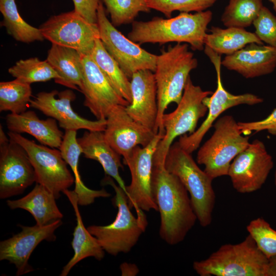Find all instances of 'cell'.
<instances>
[{
	"instance_id": "cell-9",
	"label": "cell",
	"mask_w": 276,
	"mask_h": 276,
	"mask_svg": "<svg viewBox=\"0 0 276 276\" xmlns=\"http://www.w3.org/2000/svg\"><path fill=\"white\" fill-rule=\"evenodd\" d=\"M97 24L104 47L128 78L141 70L154 72L157 55L143 49L117 30L107 18L102 1L97 10Z\"/></svg>"
},
{
	"instance_id": "cell-29",
	"label": "cell",
	"mask_w": 276,
	"mask_h": 276,
	"mask_svg": "<svg viewBox=\"0 0 276 276\" xmlns=\"http://www.w3.org/2000/svg\"><path fill=\"white\" fill-rule=\"evenodd\" d=\"M91 57L115 90L129 103L132 101L130 81L118 63L97 39Z\"/></svg>"
},
{
	"instance_id": "cell-16",
	"label": "cell",
	"mask_w": 276,
	"mask_h": 276,
	"mask_svg": "<svg viewBox=\"0 0 276 276\" xmlns=\"http://www.w3.org/2000/svg\"><path fill=\"white\" fill-rule=\"evenodd\" d=\"M36 182L33 167L25 150L10 140L0 144V198L21 194Z\"/></svg>"
},
{
	"instance_id": "cell-8",
	"label": "cell",
	"mask_w": 276,
	"mask_h": 276,
	"mask_svg": "<svg viewBox=\"0 0 276 276\" xmlns=\"http://www.w3.org/2000/svg\"><path fill=\"white\" fill-rule=\"evenodd\" d=\"M212 93L211 91L203 90L200 86L194 85L190 76L188 77L176 108L170 113H165L163 117L165 134L157 146L153 163H164L174 139L187 133L191 134L196 130L198 121L208 111L203 100Z\"/></svg>"
},
{
	"instance_id": "cell-42",
	"label": "cell",
	"mask_w": 276,
	"mask_h": 276,
	"mask_svg": "<svg viewBox=\"0 0 276 276\" xmlns=\"http://www.w3.org/2000/svg\"><path fill=\"white\" fill-rule=\"evenodd\" d=\"M269 1L272 4L273 8L276 13V0H269Z\"/></svg>"
},
{
	"instance_id": "cell-22",
	"label": "cell",
	"mask_w": 276,
	"mask_h": 276,
	"mask_svg": "<svg viewBox=\"0 0 276 276\" xmlns=\"http://www.w3.org/2000/svg\"><path fill=\"white\" fill-rule=\"evenodd\" d=\"M6 124L10 131L27 133L42 145L53 148H60L64 135L58 128L56 120L52 118L40 119L32 110L8 114L6 117Z\"/></svg>"
},
{
	"instance_id": "cell-11",
	"label": "cell",
	"mask_w": 276,
	"mask_h": 276,
	"mask_svg": "<svg viewBox=\"0 0 276 276\" xmlns=\"http://www.w3.org/2000/svg\"><path fill=\"white\" fill-rule=\"evenodd\" d=\"M8 135L27 153L35 171L36 183L45 187L56 199L60 196L61 192L74 183L75 178L60 150L37 144L19 133L10 131Z\"/></svg>"
},
{
	"instance_id": "cell-32",
	"label": "cell",
	"mask_w": 276,
	"mask_h": 276,
	"mask_svg": "<svg viewBox=\"0 0 276 276\" xmlns=\"http://www.w3.org/2000/svg\"><path fill=\"white\" fill-rule=\"evenodd\" d=\"M263 6L262 0H229L221 20L226 27H248L252 25Z\"/></svg>"
},
{
	"instance_id": "cell-17",
	"label": "cell",
	"mask_w": 276,
	"mask_h": 276,
	"mask_svg": "<svg viewBox=\"0 0 276 276\" xmlns=\"http://www.w3.org/2000/svg\"><path fill=\"white\" fill-rule=\"evenodd\" d=\"M75 98V94L70 89L60 92L41 91L31 100L30 106L56 120L65 130L104 131L106 119L90 121L79 116L72 107L71 103Z\"/></svg>"
},
{
	"instance_id": "cell-18",
	"label": "cell",
	"mask_w": 276,
	"mask_h": 276,
	"mask_svg": "<svg viewBox=\"0 0 276 276\" xmlns=\"http://www.w3.org/2000/svg\"><path fill=\"white\" fill-rule=\"evenodd\" d=\"M62 222L57 220L47 225L32 226L19 224L20 232L0 242V260H7L15 265L16 275L26 274L33 270L28 260L33 251L43 240L55 241V231Z\"/></svg>"
},
{
	"instance_id": "cell-31",
	"label": "cell",
	"mask_w": 276,
	"mask_h": 276,
	"mask_svg": "<svg viewBox=\"0 0 276 276\" xmlns=\"http://www.w3.org/2000/svg\"><path fill=\"white\" fill-rule=\"evenodd\" d=\"M31 84L15 79L0 83V111L19 114L27 110L31 101Z\"/></svg>"
},
{
	"instance_id": "cell-37",
	"label": "cell",
	"mask_w": 276,
	"mask_h": 276,
	"mask_svg": "<svg viewBox=\"0 0 276 276\" xmlns=\"http://www.w3.org/2000/svg\"><path fill=\"white\" fill-rule=\"evenodd\" d=\"M252 25L255 34L267 45L276 49V16L263 6Z\"/></svg>"
},
{
	"instance_id": "cell-2",
	"label": "cell",
	"mask_w": 276,
	"mask_h": 276,
	"mask_svg": "<svg viewBox=\"0 0 276 276\" xmlns=\"http://www.w3.org/2000/svg\"><path fill=\"white\" fill-rule=\"evenodd\" d=\"M212 17L213 13L207 10L194 14L180 12L172 18L155 17L146 21H134L127 37L140 45L175 42L189 44L193 50L201 51Z\"/></svg>"
},
{
	"instance_id": "cell-35",
	"label": "cell",
	"mask_w": 276,
	"mask_h": 276,
	"mask_svg": "<svg viewBox=\"0 0 276 276\" xmlns=\"http://www.w3.org/2000/svg\"><path fill=\"white\" fill-rule=\"evenodd\" d=\"M259 249L269 258L276 255V231L263 218L251 220L246 227Z\"/></svg>"
},
{
	"instance_id": "cell-5",
	"label": "cell",
	"mask_w": 276,
	"mask_h": 276,
	"mask_svg": "<svg viewBox=\"0 0 276 276\" xmlns=\"http://www.w3.org/2000/svg\"><path fill=\"white\" fill-rule=\"evenodd\" d=\"M164 166L168 171L178 177L187 190L200 225H210L216 200L213 179L198 166L191 154L185 150L178 142L170 146Z\"/></svg>"
},
{
	"instance_id": "cell-24",
	"label": "cell",
	"mask_w": 276,
	"mask_h": 276,
	"mask_svg": "<svg viewBox=\"0 0 276 276\" xmlns=\"http://www.w3.org/2000/svg\"><path fill=\"white\" fill-rule=\"evenodd\" d=\"M63 193L66 196L73 208L77 222L71 242L74 254L63 267L60 274V276H66L72 268L81 260L88 257H94L100 261L104 258L105 253L97 239L85 228L83 223L76 193L74 190L68 189L64 190Z\"/></svg>"
},
{
	"instance_id": "cell-1",
	"label": "cell",
	"mask_w": 276,
	"mask_h": 276,
	"mask_svg": "<svg viewBox=\"0 0 276 276\" xmlns=\"http://www.w3.org/2000/svg\"><path fill=\"white\" fill-rule=\"evenodd\" d=\"M151 191L160 214V238L170 245L179 243L197 220L189 192L164 163L153 162Z\"/></svg>"
},
{
	"instance_id": "cell-4",
	"label": "cell",
	"mask_w": 276,
	"mask_h": 276,
	"mask_svg": "<svg viewBox=\"0 0 276 276\" xmlns=\"http://www.w3.org/2000/svg\"><path fill=\"white\" fill-rule=\"evenodd\" d=\"M268 264V258L248 235L238 244L222 245L193 267L200 276H267Z\"/></svg>"
},
{
	"instance_id": "cell-25",
	"label": "cell",
	"mask_w": 276,
	"mask_h": 276,
	"mask_svg": "<svg viewBox=\"0 0 276 276\" xmlns=\"http://www.w3.org/2000/svg\"><path fill=\"white\" fill-rule=\"evenodd\" d=\"M56 199L45 187L36 183L33 190L25 196L16 200H8L6 202L11 209L27 211L33 216L37 225L43 226L63 217Z\"/></svg>"
},
{
	"instance_id": "cell-23",
	"label": "cell",
	"mask_w": 276,
	"mask_h": 276,
	"mask_svg": "<svg viewBox=\"0 0 276 276\" xmlns=\"http://www.w3.org/2000/svg\"><path fill=\"white\" fill-rule=\"evenodd\" d=\"M77 140L84 156L98 161L105 174L115 180L125 192L126 186L119 171L123 168L121 155L105 140L103 131H85Z\"/></svg>"
},
{
	"instance_id": "cell-21",
	"label": "cell",
	"mask_w": 276,
	"mask_h": 276,
	"mask_svg": "<svg viewBox=\"0 0 276 276\" xmlns=\"http://www.w3.org/2000/svg\"><path fill=\"white\" fill-rule=\"evenodd\" d=\"M221 64L247 79L266 75L276 67V49L268 45L251 43L226 55Z\"/></svg>"
},
{
	"instance_id": "cell-34",
	"label": "cell",
	"mask_w": 276,
	"mask_h": 276,
	"mask_svg": "<svg viewBox=\"0 0 276 276\" xmlns=\"http://www.w3.org/2000/svg\"><path fill=\"white\" fill-rule=\"evenodd\" d=\"M115 27L132 23L140 12H149L146 0H101Z\"/></svg>"
},
{
	"instance_id": "cell-39",
	"label": "cell",
	"mask_w": 276,
	"mask_h": 276,
	"mask_svg": "<svg viewBox=\"0 0 276 276\" xmlns=\"http://www.w3.org/2000/svg\"><path fill=\"white\" fill-rule=\"evenodd\" d=\"M101 0H72L74 10L87 21L97 23V10Z\"/></svg>"
},
{
	"instance_id": "cell-30",
	"label": "cell",
	"mask_w": 276,
	"mask_h": 276,
	"mask_svg": "<svg viewBox=\"0 0 276 276\" xmlns=\"http://www.w3.org/2000/svg\"><path fill=\"white\" fill-rule=\"evenodd\" d=\"M0 11L3 17L1 26L16 40L29 43L44 39L39 28L30 25L20 16L15 0H0Z\"/></svg>"
},
{
	"instance_id": "cell-43",
	"label": "cell",
	"mask_w": 276,
	"mask_h": 276,
	"mask_svg": "<svg viewBox=\"0 0 276 276\" xmlns=\"http://www.w3.org/2000/svg\"><path fill=\"white\" fill-rule=\"evenodd\" d=\"M274 184L276 187V170H275V174H274Z\"/></svg>"
},
{
	"instance_id": "cell-27",
	"label": "cell",
	"mask_w": 276,
	"mask_h": 276,
	"mask_svg": "<svg viewBox=\"0 0 276 276\" xmlns=\"http://www.w3.org/2000/svg\"><path fill=\"white\" fill-rule=\"evenodd\" d=\"M61 155L70 166L75 177V192L78 197L79 205L83 206L93 203L97 198L110 197L111 194L104 189L91 190L84 184L78 171V163L82 149L77 138V131L65 130L59 148Z\"/></svg>"
},
{
	"instance_id": "cell-6",
	"label": "cell",
	"mask_w": 276,
	"mask_h": 276,
	"mask_svg": "<svg viewBox=\"0 0 276 276\" xmlns=\"http://www.w3.org/2000/svg\"><path fill=\"white\" fill-rule=\"evenodd\" d=\"M102 183L113 188L116 194L113 201L118 208V213L111 223L107 225H93L87 228L108 254L117 256L121 252L128 253L145 232L147 225L146 218L135 217L132 214L125 191L116 185L112 178L106 175Z\"/></svg>"
},
{
	"instance_id": "cell-20",
	"label": "cell",
	"mask_w": 276,
	"mask_h": 276,
	"mask_svg": "<svg viewBox=\"0 0 276 276\" xmlns=\"http://www.w3.org/2000/svg\"><path fill=\"white\" fill-rule=\"evenodd\" d=\"M132 101L125 107L134 120L155 134L158 113L157 86L154 72L141 70L134 73L130 80Z\"/></svg>"
},
{
	"instance_id": "cell-3",
	"label": "cell",
	"mask_w": 276,
	"mask_h": 276,
	"mask_svg": "<svg viewBox=\"0 0 276 276\" xmlns=\"http://www.w3.org/2000/svg\"><path fill=\"white\" fill-rule=\"evenodd\" d=\"M189 45L177 43L161 50L154 72L157 86L158 113L156 131L165 134L162 119L169 105L179 103L190 73L198 65Z\"/></svg>"
},
{
	"instance_id": "cell-15",
	"label": "cell",
	"mask_w": 276,
	"mask_h": 276,
	"mask_svg": "<svg viewBox=\"0 0 276 276\" xmlns=\"http://www.w3.org/2000/svg\"><path fill=\"white\" fill-rule=\"evenodd\" d=\"M82 65L80 91L84 96V105L97 120L106 119L117 105L130 104L115 90L90 55L83 56Z\"/></svg>"
},
{
	"instance_id": "cell-38",
	"label": "cell",
	"mask_w": 276,
	"mask_h": 276,
	"mask_svg": "<svg viewBox=\"0 0 276 276\" xmlns=\"http://www.w3.org/2000/svg\"><path fill=\"white\" fill-rule=\"evenodd\" d=\"M242 133L248 134L252 131L258 132L266 130L272 135H276V108L265 119L258 121L238 122Z\"/></svg>"
},
{
	"instance_id": "cell-19",
	"label": "cell",
	"mask_w": 276,
	"mask_h": 276,
	"mask_svg": "<svg viewBox=\"0 0 276 276\" xmlns=\"http://www.w3.org/2000/svg\"><path fill=\"white\" fill-rule=\"evenodd\" d=\"M125 107L115 106L108 114L103 131L105 140L121 156L127 159L136 146L145 147L154 139L152 130L134 120Z\"/></svg>"
},
{
	"instance_id": "cell-28",
	"label": "cell",
	"mask_w": 276,
	"mask_h": 276,
	"mask_svg": "<svg viewBox=\"0 0 276 276\" xmlns=\"http://www.w3.org/2000/svg\"><path fill=\"white\" fill-rule=\"evenodd\" d=\"M251 43L263 44L255 33L234 27L212 26L204 39V46L219 55H231Z\"/></svg>"
},
{
	"instance_id": "cell-26",
	"label": "cell",
	"mask_w": 276,
	"mask_h": 276,
	"mask_svg": "<svg viewBox=\"0 0 276 276\" xmlns=\"http://www.w3.org/2000/svg\"><path fill=\"white\" fill-rule=\"evenodd\" d=\"M83 56L75 49L52 43L46 60L60 77L55 82L80 91L82 79Z\"/></svg>"
},
{
	"instance_id": "cell-13",
	"label": "cell",
	"mask_w": 276,
	"mask_h": 276,
	"mask_svg": "<svg viewBox=\"0 0 276 276\" xmlns=\"http://www.w3.org/2000/svg\"><path fill=\"white\" fill-rule=\"evenodd\" d=\"M44 38L53 44L91 55L100 38L97 24L87 21L74 10L51 16L39 28Z\"/></svg>"
},
{
	"instance_id": "cell-41",
	"label": "cell",
	"mask_w": 276,
	"mask_h": 276,
	"mask_svg": "<svg viewBox=\"0 0 276 276\" xmlns=\"http://www.w3.org/2000/svg\"><path fill=\"white\" fill-rule=\"evenodd\" d=\"M267 276H276V255L268 259Z\"/></svg>"
},
{
	"instance_id": "cell-36",
	"label": "cell",
	"mask_w": 276,
	"mask_h": 276,
	"mask_svg": "<svg viewBox=\"0 0 276 276\" xmlns=\"http://www.w3.org/2000/svg\"><path fill=\"white\" fill-rule=\"evenodd\" d=\"M149 7L171 17L174 11L199 12L207 10L217 0H146Z\"/></svg>"
},
{
	"instance_id": "cell-7",
	"label": "cell",
	"mask_w": 276,
	"mask_h": 276,
	"mask_svg": "<svg viewBox=\"0 0 276 276\" xmlns=\"http://www.w3.org/2000/svg\"><path fill=\"white\" fill-rule=\"evenodd\" d=\"M214 132L199 148L197 162L204 166V171L213 179L227 175L234 158L249 145V137L243 136L232 116L219 118Z\"/></svg>"
},
{
	"instance_id": "cell-40",
	"label": "cell",
	"mask_w": 276,
	"mask_h": 276,
	"mask_svg": "<svg viewBox=\"0 0 276 276\" xmlns=\"http://www.w3.org/2000/svg\"><path fill=\"white\" fill-rule=\"evenodd\" d=\"M122 275H135L139 271L138 267L133 264L123 263L120 266Z\"/></svg>"
},
{
	"instance_id": "cell-33",
	"label": "cell",
	"mask_w": 276,
	"mask_h": 276,
	"mask_svg": "<svg viewBox=\"0 0 276 276\" xmlns=\"http://www.w3.org/2000/svg\"><path fill=\"white\" fill-rule=\"evenodd\" d=\"M8 72L15 79L30 84L52 79L55 81L60 79L58 73L46 60L41 61L37 57L18 61L8 69Z\"/></svg>"
},
{
	"instance_id": "cell-10",
	"label": "cell",
	"mask_w": 276,
	"mask_h": 276,
	"mask_svg": "<svg viewBox=\"0 0 276 276\" xmlns=\"http://www.w3.org/2000/svg\"><path fill=\"white\" fill-rule=\"evenodd\" d=\"M203 50L215 67L217 75V88L210 97L209 96L203 100V103L208 107V113L203 123L193 133L183 135L179 139L178 142L180 146L190 154L198 149L203 137L213 123L224 111L239 105H254L263 101L262 98L251 93L236 95L226 90L221 79V55L206 46H204Z\"/></svg>"
},
{
	"instance_id": "cell-12",
	"label": "cell",
	"mask_w": 276,
	"mask_h": 276,
	"mask_svg": "<svg viewBox=\"0 0 276 276\" xmlns=\"http://www.w3.org/2000/svg\"><path fill=\"white\" fill-rule=\"evenodd\" d=\"M164 135L158 132L148 145L135 147L128 157L123 160L128 167L131 177L130 185L126 186L128 205L130 209H135L139 217H146L143 211H158L151 195V182L154 154Z\"/></svg>"
},
{
	"instance_id": "cell-14",
	"label": "cell",
	"mask_w": 276,
	"mask_h": 276,
	"mask_svg": "<svg viewBox=\"0 0 276 276\" xmlns=\"http://www.w3.org/2000/svg\"><path fill=\"white\" fill-rule=\"evenodd\" d=\"M273 165L263 142L255 140L234 158L227 175L236 191L251 193L264 184Z\"/></svg>"
}]
</instances>
